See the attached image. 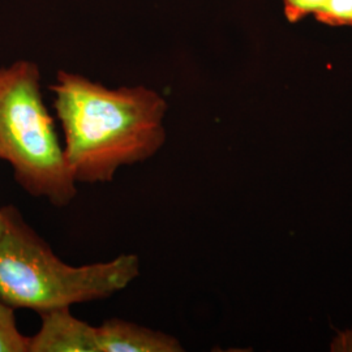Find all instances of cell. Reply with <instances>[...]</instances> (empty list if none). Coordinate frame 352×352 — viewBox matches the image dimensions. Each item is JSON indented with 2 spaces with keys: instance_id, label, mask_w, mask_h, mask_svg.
I'll list each match as a JSON object with an SVG mask.
<instances>
[{
  "instance_id": "52a82bcc",
  "label": "cell",
  "mask_w": 352,
  "mask_h": 352,
  "mask_svg": "<svg viewBox=\"0 0 352 352\" xmlns=\"http://www.w3.org/2000/svg\"><path fill=\"white\" fill-rule=\"evenodd\" d=\"M316 20L330 26H352V0H327Z\"/></svg>"
},
{
  "instance_id": "ba28073f",
  "label": "cell",
  "mask_w": 352,
  "mask_h": 352,
  "mask_svg": "<svg viewBox=\"0 0 352 352\" xmlns=\"http://www.w3.org/2000/svg\"><path fill=\"white\" fill-rule=\"evenodd\" d=\"M327 0H283L285 14L289 23H298L311 13L318 12Z\"/></svg>"
},
{
  "instance_id": "7a4b0ae2",
  "label": "cell",
  "mask_w": 352,
  "mask_h": 352,
  "mask_svg": "<svg viewBox=\"0 0 352 352\" xmlns=\"http://www.w3.org/2000/svg\"><path fill=\"white\" fill-rule=\"evenodd\" d=\"M0 212V300L12 309H32L41 315L107 299L141 274L139 256L132 253L106 263L67 264L26 223L16 206H3Z\"/></svg>"
},
{
  "instance_id": "3957f363",
  "label": "cell",
  "mask_w": 352,
  "mask_h": 352,
  "mask_svg": "<svg viewBox=\"0 0 352 352\" xmlns=\"http://www.w3.org/2000/svg\"><path fill=\"white\" fill-rule=\"evenodd\" d=\"M0 161L12 167L16 183L33 197L63 208L77 195L63 142L43 102L41 69L30 60L0 67Z\"/></svg>"
},
{
  "instance_id": "6da1fadb",
  "label": "cell",
  "mask_w": 352,
  "mask_h": 352,
  "mask_svg": "<svg viewBox=\"0 0 352 352\" xmlns=\"http://www.w3.org/2000/svg\"><path fill=\"white\" fill-rule=\"evenodd\" d=\"M76 183L113 182L118 170L153 158L166 142L167 101L145 85L107 88L59 71L50 85Z\"/></svg>"
},
{
  "instance_id": "5b68a950",
  "label": "cell",
  "mask_w": 352,
  "mask_h": 352,
  "mask_svg": "<svg viewBox=\"0 0 352 352\" xmlns=\"http://www.w3.org/2000/svg\"><path fill=\"white\" fill-rule=\"evenodd\" d=\"M100 352H182L175 337L120 318L97 327Z\"/></svg>"
},
{
  "instance_id": "9c48e42d",
  "label": "cell",
  "mask_w": 352,
  "mask_h": 352,
  "mask_svg": "<svg viewBox=\"0 0 352 352\" xmlns=\"http://www.w3.org/2000/svg\"><path fill=\"white\" fill-rule=\"evenodd\" d=\"M334 350H343V351H352V331H349L347 334L340 336V340L336 342Z\"/></svg>"
},
{
  "instance_id": "8992f818",
  "label": "cell",
  "mask_w": 352,
  "mask_h": 352,
  "mask_svg": "<svg viewBox=\"0 0 352 352\" xmlns=\"http://www.w3.org/2000/svg\"><path fill=\"white\" fill-rule=\"evenodd\" d=\"M28 340L17 327L14 309L0 300V352H28Z\"/></svg>"
},
{
  "instance_id": "277c9868",
  "label": "cell",
  "mask_w": 352,
  "mask_h": 352,
  "mask_svg": "<svg viewBox=\"0 0 352 352\" xmlns=\"http://www.w3.org/2000/svg\"><path fill=\"white\" fill-rule=\"evenodd\" d=\"M41 327L28 340V352H100L97 327L78 320L71 308L41 314Z\"/></svg>"
},
{
  "instance_id": "30bf717a",
  "label": "cell",
  "mask_w": 352,
  "mask_h": 352,
  "mask_svg": "<svg viewBox=\"0 0 352 352\" xmlns=\"http://www.w3.org/2000/svg\"><path fill=\"white\" fill-rule=\"evenodd\" d=\"M0 219H1V212H0Z\"/></svg>"
}]
</instances>
